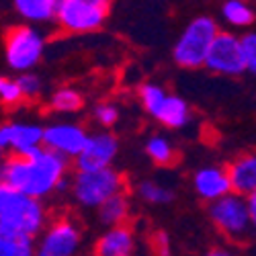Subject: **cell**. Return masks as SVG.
<instances>
[{"label":"cell","instance_id":"cell-25","mask_svg":"<svg viewBox=\"0 0 256 256\" xmlns=\"http://www.w3.org/2000/svg\"><path fill=\"white\" fill-rule=\"evenodd\" d=\"M0 100H2L6 106H14V104H18L20 100H25L16 80H10V78H6V76L0 80Z\"/></svg>","mask_w":256,"mask_h":256},{"label":"cell","instance_id":"cell-13","mask_svg":"<svg viewBox=\"0 0 256 256\" xmlns=\"http://www.w3.org/2000/svg\"><path fill=\"white\" fill-rule=\"evenodd\" d=\"M193 186L197 195L209 203H216L234 193L228 168H220V166H205L197 170L193 176Z\"/></svg>","mask_w":256,"mask_h":256},{"label":"cell","instance_id":"cell-28","mask_svg":"<svg viewBox=\"0 0 256 256\" xmlns=\"http://www.w3.org/2000/svg\"><path fill=\"white\" fill-rule=\"evenodd\" d=\"M242 48L246 58V68L256 76V33H246L242 37Z\"/></svg>","mask_w":256,"mask_h":256},{"label":"cell","instance_id":"cell-9","mask_svg":"<svg viewBox=\"0 0 256 256\" xmlns=\"http://www.w3.org/2000/svg\"><path fill=\"white\" fill-rule=\"evenodd\" d=\"M46 127L35 123H4L0 127V148L12 150L16 158H29L44 148Z\"/></svg>","mask_w":256,"mask_h":256},{"label":"cell","instance_id":"cell-4","mask_svg":"<svg viewBox=\"0 0 256 256\" xmlns=\"http://www.w3.org/2000/svg\"><path fill=\"white\" fill-rule=\"evenodd\" d=\"M109 0H58L56 20L66 33H90L109 18Z\"/></svg>","mask_w":256,"mask_h":256},{"label":"cell","instance_id":"cell-21","mask_svg":"<svg viewBox=\"0 0 256 256\" xmlns=\"http://www.w3.org/2000/svg\"><path fill=\"white\" fill-rule=\"evenodd\" d=\"M0 256H37L33 238H25V236L0 238Z\"/></svg>","mask_w":256,"mask_h":256},{"label":"cell","instance_id":"cell-11","mask_svg":"<svg viewBox=\"0 0 256 256\" xmlns=\"http://www.w3.org/2000/svg\"><path fill=\"white\" fill-rule=\"evenodd\" d=\"M88 138L90 136H86V132L76 123H54L46 127L44 148L76 160L82 154L84 148H86Z\"/></svg>","mask_w":256,"mask_h":256},{"label":"cell","instance_id":"cell-15","mask_svg":"<svg viewBox=\"0 0 256 256\" xmlns=\"http://www.w3.org/2000/svg\"><path fill=\"white\" fill-rule=\"evenodd\" d=\"M228 174L232 178L234 193L240 197H250L256 193V154L238 156L230 166Z\"/></svg>","mask_w":256,"mask_h":256},{"label":"cell","instance_id":"cell-5","mask_svg":"<svg viewBox=\"0 0 256 256\" xmlns=\"http://www.w3.org/2000/svg\"><path fill=\"white\" fill-rule=\"evenodd\" d=\"M125 180L113 168L98 172H76L72 178V195L84 207H102L109 199L123 193Z\"/></svg>","mask_w":256,"mask_h":256},{"label":"cell","instance_id":"cell-20","mask_svg":"<svg viewBox=\"0 0 256 256\" xmlns=\"http://www.w3.org/2000/svg\"><path fill=\"white\" fill-rule=\"evenodd\" d=\"M222 14L234 27H248L254 23V10L242 0H228L222 6Z\"/></svg>","mask_w":256,"mask_h":256},{"label":"cell","instance_id":"cell-30","mask_svg":"<svg viewBox=\"0 0 256 256\" xmlns=\"http://www.w3.org/2000/svg\"><path fill=\"white\" fill-rule=\"evenodd\" d=\"M246 201H248V211H250V222H252V228L256 230V193H254V195H250V197H246Z\"/></svg>","mask_w":256,"mask_h":256},{"label":"cell","instance_id":"cell-7","mask_svg":"<svg viewBox=\"0 0 256 256\" xmlns=\"http://www.w3.org/2000/svg\"><path fill=\"white\" fill-rule=\"evenodd\" d=\"M209 218L230 240H244L252 228L246 197L232 193L216 203H209Z\"/></svg>","mask_w":256,"mask_h":256},{"label":"cell","instance_id":"cell-3","mask_svg":"<svg viewBox=\"0 0 256 256\" xmlns=\"http://www.w3.org/2000/svg\"><path fill=\"white\" fill-rule=\"evenodd\" d=\"M220 35L218 23L211 16H197L186 25L182 35L178 37L172 56L182 68H199L205 66L209 50Z\"/></svg>","mask_w":256,"mask_h":256},{"label":"cell","instance_id":"cell-8","mask_svg":"<svg viewBox=\"0 0 256 256\" xmlns=\"http://www.w3.org/2000/svg\"><path fill=\"white\" fill-rule=\"evenodd\" d=\"M205 66L224 76H240L246 72V58H244V48H242V39L236 37L234 33L220 31V35L213 41V46L209 50Z\"/></svg>","mask_w":256,"mask_h":256},{"label":"cell","instance_id":"cell-23","mask_svg":"<svg viewBox=\"0 0 256 256\" xmlns=\"http://www.w3.org/2000/svg\"><path fill=\"white\" fill-rule=\"evenodd\" d=\"M140 98H142L144 109L152 117H158L164 102H166V98H168V94H166V90L162 86H156V84H144V86L140 88Z\"/></svg>","mask_w":256,"mask_h":256},{"label":"cell","instance_id":"cell-17","mask_svg":"<svg viewBox=\"0 0 256 256\" xmlns=\"http://www.w3.org/2000/svg\"><path fill=\"white\" fill-rule=\"evenodd\" d=\"M130 199H127L125 193H119L115 195L113 199H109L102 207H98V220L104 224V226H111V228H117V226H125L127 218H130Z\"/></svg>","mask_w":256,"mask_h":256},{"label":"cell","instance_id":"cell-10","mask_svg":"<svg viewBox=\"0 0 256 256\" xmlns=\"http://www.w3.org/2000/svg\"><path fill=\"white\" fill-rule=\"evenodd\" d=\"M117 150H119V142L113 134L100 132L90 136L86 142V148L74 160L76 172H98V170L111 168V162L115 160Z\"/></svg>","mask_w":256,"mask_h":256},{"label":"cell","instance_id":"cell-29","mask_svg":"<svg viewBox=\"0 0 256 256\" xmlns=\"http://www.w3.org/2000/svg\"><path fill=\"white\" fill-rule=\"evenodd\" d=\"M152 246L156 250L158 256H170V244H168V236L164 232H156L152 236Z\"/></svg>","mask_w":256,"mask_h":256},{"label":"cell","instance_id":"cell-18","mask_svg":"<svg viewBox=\"0 0 256 256\" xmlns=\"http://www.w3.org/2000/svg\"><path fill=\"white\" fill-rule=\"evenodd\" d=\"M188 117H190V111H188V104L180 98V96H174V94H168L164 106L160 115L156 117L158 121H162L166 127H172V130H178V127H184L188 123Z\"/></svg>","mask_w":256,"mask_h":256},{"label":"cell","instance_id":"cell-31","mask_svg":"<svg viewBox=\"0 0 256 256\" xmlns=\"http://www.w3.org/2000/svg\"><path fill=\"white\" fill-rule=\"evenodd\" d=\"M207 256H236V254H232L230 250H224V248H213L207 252Z\"/></svg>","mask_w":256,"mask_h":256},{"label":"cell","instance_id":"cell-22","mask_svg":"<svg viewBox=\"0 0 256 256\" xmlns=\"http://www.w3.org/2000/svg\"><path fill=\"white\" fill-rule=\"evenodd\" d=\"M136 193L140 199L148 201V203H154V205H160V203H170L174 197V193L170 188L158 184V182H152V180H142L138 182L136 186Z\"/></svg>","mask_w":256,"mask_h":256},{"label":"cell","instance_id":"cell-2","mask_svg":"<svg viewBox=\"0 0 256 256\" xmlns=\"http://www.w3.org/2000/svg\"><path fill=\"white\" fill-rule=\"evenodd\" d=\"M46 226V209L39 199L0 184V238L25 236L33 238Z\"/></svg>","mask_w":256,"mask_h":256},{"label":"cell","instance_id":"cell-19","mask_svg":"<svg viewBox=\"0 0 256 256\" xmlns=\"http://www.w3.org/2000/svg\"><path fill=\"white\" fill-rule=\"evenodd\" d=\"M82 94L76 88H58L52 98H50V106L58 113H76L82 109Z\"/></svg>","mask_w":256,"mask_h":256},{"label":"cell","instance_id":"cell-24","mask_svg":"<svg viewBox=\"0 0 256 256\" xmlns=\"http://www.w3.org/2000/svg\"><path fill=\"white\" fill-rule=\"evenodd\" d=\"M146 152H148V156H150L160 166H168V164L174 162V150H172V146H170V142L166 138H162V136H154V138L148 140Z\"/></svg>","mask_w":256,"mask_h":256},{"label":"cell","instance_id":"cell-6","mask_svg":"<svg viewBox=\"0 0 256 256\" xmlns=\"http://www.w3.org/2000/svg\"><path fill=\"white\" fill-rule=\"evenodd\" d=\"M46 39L37 29L29 25H16L10 27L4 35V56L8 68L29 74L33 66H37L41 56H44Z\"/></svg>","mask_w":256,"mask_h":256},{"label":"cell","instance_id":"cell-1","mask_svg":"<svg viewBox=\"0 0 256 256\" xmlns=\"http://www.w3.org/2000/svg\"><path fill=\"white\" fill-rule=\"evenodd\" d=\"M68 158L48 148H41L29 158L10 156L2 162L0 176L2 184L18 190L27 197L41 199L50 195L66 176Z\"/></svg>","mask_w":256,"mask_h":256},{"label":"cell","instance_id":"cell-26","mask_svg":"<svg viewBox=\"0 0 256 256\" xmlns=\"http://www.w3.org/2000/svg\"><path fill=\"white\" fill-rule=\"evenodd\" d=\"M16 82H18L20 92H23L25 100H33V98H37L41 94V80H39V76L31 74V72L29 74H20L16 78Z\"/></svg>","mask_w":256,"mask_h":256},{"label":"cell","instance_id":"cell-12","mask_svg":"<svg viewBox=\"0 0 256 256\" xmlns=\"http://www.w3.org/2000/svg\"><path fill=\"white\" fill-rule=\"evenodd\" d=\"M78 244V228L70 220H58L44 234V238L37 246V256H74Z\"/></svg>","mask_w":256,"mask_h":256},{"label":"cell","instance_id":"cell-16","mask_svg":"<svg viewBox=\"0 0 256 256\" xmlns=\"http://www.w3.org/2000/svg\"><path fill=\"white\" fill-rule=\"evenodd\" d=\"M12 8L31 23H46L56 18L58 0H14Z\"/></svg>","mask_w":256,"mask_h":256},{"label":"cell","instance_id":"cell-14","mask_svg":"<svg viewBox=\"0 0 256 256\" xmlns=\"http://www.w3.org/2000/svg\"><path fill=\"white\" fill-rule=\"evenodd\" d=\"M96 256H134L136 254V236L130 226L109 228L98 238L94 246Z\"/></svg>","mask_w":256,"mask_h":256},{"label":"cell","instance_id":"cell-27","mask_svg":"<svg viewBox=\"0 0 256 256\" xmlns=\"http://www.w3.org/2000/svg\"><path fill=\"white\" fill-rule=\"evenodd\" d=\"M94 119L104 125V127H111L117 119H119V111H117V106L111 104V102H102V104H96L94 106Z\"/></svg>","mask_w":256,"mask_h":256}]
</instances>
